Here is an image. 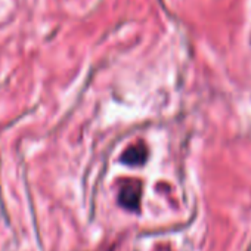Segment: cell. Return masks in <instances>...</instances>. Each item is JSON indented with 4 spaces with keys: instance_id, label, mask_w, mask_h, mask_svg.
Returning a JSON list of instances; mask_svg holds the SVG:
<instances>
[{
    "instance_id": "2",
    "label": "cell",
    "mask_w": 251,
    "mask_h": 251,
    "mask_svg": "<svg viewBox=\"0 0 251 251\" xmlns=\"http://www.w3.org/2000/svg\"><path fill=\"white\" fill-rule=\"evenodd\" d=\"M123 163L129 164V166H141L145 163L147 160V148L142 144L133 145L130 148L126 150V152L123 154Z\"/></svg>"
},
{
    "instance_id": "1",
    "label": "cell",
    "mask_w": 251,
    "mask_h": 251,
    "mask_svg": "<svg viewBox=\"0 0 251 251\" xmlns=\"http://www.w3.org/2000/svg\"><path fill=\"white\" fill-rule=\"evenodd\" d=\"M141 200V188L138 182H126L118 194V201L124 208L135 210L139 205Z\"/></svg>"
}]
</instances>
